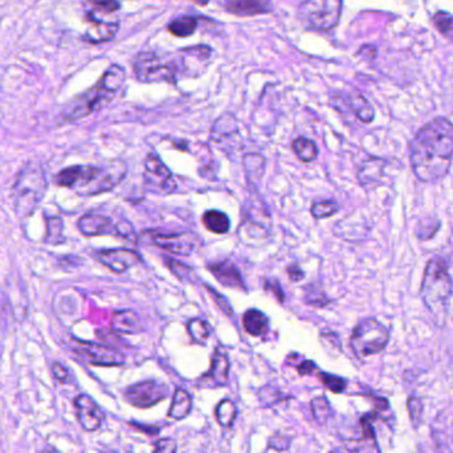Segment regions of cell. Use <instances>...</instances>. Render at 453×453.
Instances as JSON below:
<instances>
[{
	"instance_id": "6da1fadb",
	"label": "cell",
	"mask_w": 453,
	"mask_h": 453,
	"mask_svg": "<svg viewBox=\"0 0 453 453\" xmlns=\"http://www.w3.org/2000/svg\"><path fill=\"white\" fill-rule=\"evenodd\" d=\"M453 159V124L436 117L420 128L409 143L412 173L423 183H436L448 174Z\"/></svg>"
},
{
	"instance_id": "7a4b0ae2",
	"label": "cell",
	"mask_w": 453,
	"mask_h": 453,
	"mask_svg": "<svg viewBox=\"0 0 453 453\" xmlns=\"http://www.w3.org/2000/svg\"><path fill=\"white\" fill-rule=\"evenodd\" d=\"M126 171V164L122 161H110L104 166L77 164L61 170L56 176V183L81 197H96L118 186Z\"/></svg>"
},
{
	"instance_id": "3957f363",
	"label": "cell",
	"mask_w": 453,
	"mask_h": 453,
	"mask_svg": "<svg viewBox=\"0 0 453 453\" xmlns=\"http://www.w3.org/2000/svg\"><path fill=\"white\" fill-rule=\"evenodd\" d=\"M126 80L125 70L117 64L110 65L105 70L103 77L98 82L92 86L89 91L79 96L67 112L64 117L67 121H77L85 117L91 116L94 112L104 109L105 106L110 104L119 91L122 89Z\"/></svg>"
},
{
	"instance_id": "277c9868",
	"label": "cell",
	"mask_w": 453,
	"mask_h": 453,
	"mask_svg": "<svg viewBox=\"0 0 453 453\" xmlns=\"http://www.w3.org/2000/svg\"><path fill=\"white\" fill-rule=\"evenodd\" d=\"M452 291L453 281L447 261L440 256L431 257L424 269L420 289L424 306L433 317L445 320Z\"/></svg>"
},
{
	"instance_id": "5b68a950",
	"label": "cell",
	"mask_w": 453,
	"mask_h": 453,
	"mask_svg": "<svg viewBox=\"0 0 453 453\" xmlns=\"http://www.w3.org/2000/svg\"><path fill=\"white\" fill-rule=\"evenodd\" d=\"M48 182L43 167L36 162H28L12 187V203L19 219H28L35 214L47 191Z\"/></svg>"
},
{
	"instance_id": "8992f818",
	"label": "cell",
	"mask_w": 453,
	"mask_h": 453,
	"mask_svg": "<svg viewBox=\"0 0 453 453\" xmlns=\"http://www.w3.org/2000/svg\"><path fill=\"white\" fill-rule=\"evenodd\" d=\"M390 329L375 318H367L354 327L350 338V346L363 360L382 353L390 342Z\"/></svg>"
},
{
	"instance_id": "52a82bcc",
	"label": "cell",
	"mask_w": 453,
	"mask_h": 453,
	"mask_svg": "<svg viewBox=\"0 0 453 453\" xmlns=\"http://www.w3.org/2000/svg\"><path fill=\"white\" fill-rule=\"evenodd\" d=\"M137 80L143 84H175L180 77L176 70L174 55L161 56L155 52H142L134 61Z\"/></svg>"
},
{
	"instance_id": "ba28073f",
	"label": "cell",
	"mask_w": 453,
	"mask_h": 453,
	"mask_svg": "<svg viewBox=\"0 0 453 453\" xmlns=\"http://www.w3.org/2000/svg\"><path fill=\"white\" fill-rule=\"evenodd\" d=\"M342 6L343 0H303L298 8V18L309 28L330 31L339 23Z\"/></svg>"
},
{
	"instance_id": "9c48e42d",
	"label": "cell",
	"mask_w": 453,
	"mask_h": 453,
	"mask_svg": "<svg viewBox=\"0 0 453 453\" xmlns=\"http://www.w3.org/2000/svg\"><path fill=\"white\" fill-rule=\"evenodd\" d=\"M143 180L146 187L158 195L173 194L176 188L171 171L155 154H149L145 159Z\"/></svg>"
},
{
	"instance_id": "30bf717a",
	"label": "cell",
	"mask_w": 453,
	"mask_h": 453,
	"mask_svg": "<svg viewBox=\"0 0 453 453\" xmlns=\"http://www.w3.org/2000/svg\"><path fill=\"white\" fill-rule=\"evenodd\" d=\"M167 396V386L158 381H143L131 384L124 391V399L131 406L150 408Z\"/></svg>"
},
{
	"instance_id": "8fae6325",
	"label": "cell",
	"mask_w": 453,
	"mask_h": 453,
	"mask_svg": "<svg viewBox=\"0 0 453 453\" xmlns=\"http://www.w3.org/2000/svg\"><path fill=\"white\" fill-rule=\"evenodd\" d=\"M73 351L89 365L94 366H122L125 357L118 350L94 342L76 341Z\"/></svg>"
},
{
	"instance_id": "7c38bea8",
	"label": "cell",
	"mask_w": 453,
	"mask_h": 453,
	"mask_svg": "<svg viewBox=\"0 0 453 453\" xmlns=\"http://www.w3.org/2000/svg\"><path fill=\"white\" fill-rule=\"evenodd\" d=\"M151 243L163 251L176 256H190L198 244V236L194 233H151Z\"/></svg>"
},
{
	"instance_id": "4fadbf2b",
	"label": "cell",
	"mask_w": 453,
	"mask_h": 453,
	"mask_svg": "<svg viewBox=\"0 0 453 453\" xmlns=\"http://www.w3.org/2000/svg\"><path fill=\"white\" fill-rule=\"evenodd\" d=\"M230 375V358L227 351L221 346L216 348L211 360V367L198 381L199 388H216L223 387L228 382Z\"/></svg>"
},
{
	"instance_id": "5bb4252c",
	"label": "cell",
	"mask_w": 453,
	"mask_h": 453,
	"mask_svg": "<svg viewBox=\"0 0 453 453\" xmlns=\"http://www.w3.org/2000/svg\"><path fill=\"white\" fill-rule=\"evenodd\" d=\"M73 406L76 408V415L82 430L86 432L100 430L104 423L105 415L103 409L94 402L93 398L80 394L74 398Z\"/></svg>"
},
{
	"instance_id": "9a60e30c",
	"label": "cell",
	"mask_w": 453,
	"mask_h": 453,
	"mask_svg": "<svg viewBox=\"0 0 453 453\" xmlns=\"http://www.w3.org/2000/svg\"><path fill=\"white\" fill-rule=\"evenodd\" d=\"M97 260L109 268L114 273H125L130 268L136 267L140 263V257L136 251L126 248L101 249L96 252Z\"/></svg>"
},
{
	"instance_id": "2e32d148",
	"label": "cell",
	"mask_w": 453,
	"mask_h": 453,
	"mask_svg": "<svg viewBox=\"0 0 453 453\" xmlns=\"http://www.w3.org/2000/svg\"><path fill=\"white\" fill-rule=\"evenodd\" d=\"M375 414H366L360 418L362 436L343 442L345 449L349 453H382L378 444L376 433L374 430L372 420Z\"/></svg>"
},
{
	"instance_id": "e0dca14e",
	"label": "cell",
	"mask_w": 453,
	"mask_h": 453,
	"mask_svg": "<svg viewBox=\"0 0 453 453\" xmlns=\"http://www.w3.org/2000/svg\"><path fill=\"white\" fill-rule=\"evenodd\" d=\"M86 22L91 23V27L84 35V40L91 44H100L107 43L116 37L119 24L118 22H106L98 19L94 12H89L86 15Z\"/></svg>"
},
{
	"instance_id": "ac0fdd59",
	"label": "cell",
	"mask_w": 453,
	"mask_h": 453,
	"mask_svg": "<svg viewBox=\"0 0 453 453\" xmlns=\"http://www.w3.org/2000/svg\"><path fill=\"white\" fill-rule=\"evenodd\" d=\"M117 223L112 218L100 214H86L77 221L79 231L86 237L114 235L116 236Z\"/></svg>"
},
{
	"instance_id": "d6986e66",
	"label": "cell",
	"mask_w": 453,
	"mask_h": 453,
	"mask_svg": "<svg viewBox=\"0 0 453 453\" xmlns=\"http://www.w3.org/2000/svg\"><path fill=\"white\" fill-rule=\"evenodd\" d=\"M209 270L223 287L245 291L244 280L242 277L239 269L235 267L230 260L209 264Z\"/></svg>"
},
{
	"instance_id": "ffe728a7",
	"label": "cell",
	"mask_w": 453,
	"mask_h": 453,
	"mask_svg": "<svg viewBox=\"0 0 453 453\" xmlns=\"http://www.w3.org/2000/svg\"><path fill=\"white\" fill-rule=\"evenodd\" d=\"M225 10L236 16H256L272 11V0H225Z\"/></svg>"
},
{
	"instance_id": "44dd1931",
	"label": "cell",
	"mask_w": 453,
	"mask_h": 453,
	"mask_svg": "<svg viewBox=\"0 0 453 453\" xmlns=\"http://www.w3.org/2000/svg\"><path fill=\"white\" fill-rule=\"evenodd\" d=\"M112 329L117 334H126V336L138 334L143 330L138 314L133 310H119L113 314Z\"/></svg>"
},
{
	"instance_id": "7402d4cb",
	"label": "cell",
	"mask_w": 453,
	"mask_h": 453,
	"mask_svg": "<svg viewBox=\"0 0 453 453\" xmlns=\"http://www.w3.org/2000/svg\"><path fill=\"white\" fill-rule=\"evenodd\" d=\"M237 136H239L237 119L231 113H225L219 117L211 129V138L216 143H224V140H230Z\"/></svg>"
},
{
	"instance_id": "603a6c76",
	"label": "cell",
	"mask_w": 453,
	"mask_h": 453,
	"mask_svg": "<svg viewBox=\"0 0 453 453\" xmlns=\"http://www.w3.org/2000/svg\"><path fill=\"white\" fill-rule=\"evenodd\" d=\"M243 326L248 334L254 337H263L268 333L269 320L261 310L249 309L243 315Z\"/></svg>"
},
{
	"instance_id": "cb8c5ba5",
	"label": "cell",
	"mask_w": 453,
	"mask_h": 453,
	"mask_svg": "<svg viewBox=\"0 0 453 453\" xmlns=\"http://www.w3.org/2000/svg\"><path fill=\"white\" fill-rule=\"evenodd\" d=\"M191 408H192V398L190 395V393L180 387L176 388L171 406L169 409V416L175 420H182L188 416V414L191 412Z\"/></svg>"
},
{
	"instance_id": "d4e9b609",
	"label": "cell",
	"mask_w": 453,
	"mask_h": 453,
	"mask_svg": "<svg viewBox=\"0 0 453 453\" xmlns=\"http://www.w3.org/2000/svg\"><path fill=\"white\" fill-rule=\"evenodd\" d=\"M203 223L209 232L216 235H225L230 231L231 221L230 218L218 209H209L203 215Z\"/></svg>"
},
{
	"instance_id": "484cf974",
	"label": "cell",
	"mask_w": 453,
	"mask_h": 453,
	"mask_svg": "<svg viewBox=\"0 0 453 453\" xmlns=\"http://www.w3.org/2000/svg\"><path fill=\"white\" fill-rule=\"evenodd\" d=\"M245 174L249 185L258 183L265 171V159L260 154H247L243 158Z\"/></svg>"
},
{
	"instance_id": "4316f807",
	"label": "cell",
	"mask_w": 453,
	"mask_h": 453,
	"mask_svg": "<svg viewBox=\"0 0 453 453\" xmlns=\"http://www.w3.org/2000/svg\"><path fill=\"white\" fill-rule=\"evenodd\" d=\"M350 107L354 112V114L363 124H370L375 117V112L372 105L367 101L366 97L362 94H353L349 100Z\"/></svg>"
},
{
	"instance_id": "83f0119b",
	"label": "cell",
	"mask_w": 453,
	"mask_h": 453,
	"mask_svg": "<svg viewBox=\"0 0 453 453\" xmlns=\"http://www.w3.org/2000/svg\"><path fill=\"white\" fill-rule=\"evenodd\" d=\"M291 149L297 158L303 163L313 162L318 157V147L314 143V140H309L306 137H298L293 140Z\"/></svg>"
},
{
	"instance_id": "f1b7e54d",
	"label": "cell",
	"mask_w": 453,
	"mask_h": 453,
	"mask_svg": "<svg viewBox=\"0 0 453 453\" xmlns=\"http://www.w3.org/2000/svg\"><path fill=\"white\" fill-rule=\"evenodd\" d=\"M198 27V19L195 16H180L176 18L167 25V29L171 35L176 37H188L195 32Z\"/></svg>"
},
{
	"instance_id": "f546056e",
	"label": "cell",
	"mask_w": 453,
	"mask_h": 453,
	"mask_svg": "<svg viewBox=\"0 0 453 453\" xmlns=\"http://www.w3.org/2000/svg\"><path fill=\"white\" fill-rule=\"evenodd\" d=\"M47 233L44 242L49 245L63 244L65 242L64 237V221L60 216H48L46 219Z\"/></svg>"
},
{
	"instance_id": "4dcf8cb0",
	"label": "cell",
	"mask_w": 453,
	"mask_h": 453,
	"mask_svg": "<svg viewBox=\"0 0 453 453\" xmlns=\"http://www.w3.org/2000/svg\"><path fill=\"white\" fill-rule=\"evenodd\" d=\"M187 330L190 337L198 345H206L209 341V336L212 333V327L207 321L200 320V318H194L187 324Z\"/></svg>"
},
{
	"instance_id": "1f68e13d",
	"label": "cell",
	"mask_w": 453,
	"mask_h": 453,
	"mask_svg": "<svg viewBox=\"0 0 453 453\" xmlns=\"http://www.w3.org/2000/svg\"><path fill=\"white\" fill-rule=\"evenodd\" d=\"M215 416L221 427H224V428L231 427L235 419L237 416V408L235 406L232 400L223 399L215 408Z\"/></svg>"
},
{
	"instance_id": "d6a6232c",
	"label": "cell",
	"mask_w": 453,
	"mask_h": 453,
	"mask_svg": "<svg viewBox=\"0 0 453 453\" xmlns=\"http://www.w3.org/2000/svg\"><path fill=\"white\" fill-rule=\"evenodd\" d=\"M312 415L318 424H326L331 416V407L326 396H317L312 400Z\"/></svg>"
},
{
	"instance_id": "836d02e7",
	"label": "cell",
	"mask_w": 453,
	"mask_h": 453,
	"mask_svg": "<svg viewBox=\"0 0 453 453\" xmlns=\"http://www.w3.org/2000/svg\"><path fill=\"white\" fill-rule=\"evenodd\" d=\"M407 411H408V416H409V421L414 430H418L421 424V419H423V411H424V406L421 399L416 395H409L407 399Z\"/></svg>"
},
{
	"instance_id": "e575fe53",
	"label": "cell",
	"mask_w": 453,
	"mask_h": 453,
	"mask_svg": "<svg viewBox=\"0 0 453 453\" xmlns=\"http://www.w3.org/2000/svg\"><path fill=\"white\" fill-rule=\"evenodd\" d=\"M338 209H339V206L336 200H322V202L314 203L310 209V214L314 219L320 221V219H327V218L336 215Z\"/></svg>"
},
{
	"instance_id": "d590c367",
	"label": "cell",
	"mask_w": 453,
	"mask_h": 453,
	"mask_svg": "<svg viewBox=\"0 0 453 453\" xmlns=\"http://www.w3.org/2000/svg\"><path fill=\"white\" fill-rule=\"evenodd\" d=\"M440 225H442V223H440V221L436 216H431V218H427V219H423V221L419 223L416 235H418L420 240H424V242L426 240H431L438 233V231L440 230Z\"/></svg>"
},
{
	"instance_id": "8d00e7d4",
	"label": "cell",
	"mask_w": 453,
	"mask_h": 453,
	"mask_svg": "<svg viewBox=\"0 0 453 453\" xmlns=\"http://www.w3.org/2000/svg\"><path fill=\"white\" fill-rule=\"evenodd\" d=\"M318 378L321 379L322 384L326 388L334 394H342L348 388V381L345 378H341L338 375L327 374V372H320Z\"/></svg>"
},
{
	"instance_id": "74e56055",
	"label": "cell",
	"mask_w": 453,
	"mask_h": 453,
	"mask_svg": "<svg viewBox=\"0 0 453 453\" xmlns=\"http://www.w3.org/2000/svg\"><path fill=\"white\" fill-rule=\"evenodd\" d=\"M258 399L263 406L273 407L281 403L284 399H289V396L282 394L276 388H272V387L267 386L258 391Z\"/></svg>"
},
{
	"instance_id": "f35d334b",
	"label": "cell",
	"mask_w": 453,
	"mask_h": 453,
	"mask_svg": "<svg viewBox=\"0 0 453 453\" xmlns=\"http://www.w3.org/2000/svg\"><path fill=\"white\" fill-rule=\"evenodd\" d=\"M306 289L308 291H305V300L314 308H324L330 302L322 289H317L313 285H309Z\"/></svg>"
},
{
	"instance_id": "ab89813d",
	"label": "cell",
	"mask_w": 453,
	"mask_h": 453,
	"mask_svg": "<svg viewBox=\"0 0 453 453\" xmlns=\"http://www.w3.org/2000/svg\"><path fill=\"white\" fill-rule=\"evenodd\" d=\"M433 24L442 34H449L453 28V16L448 12H438L433 16Z\"/></svg>"
},
{
	"instance_id": "60d3db41",
	"label": "cell",
	"mask_w": 453,
	"mask_h": 453,
	"mask_svg": "<svg viewBox=\"0 0 453 453\" xmlns=\"http://www.w3.org/2000/svg\"><path fill=\"white\" fill-rule=\"evenodd\" d=\"M166 264H167V267L171 269V272L180 281H188V280L191 279V273H192L191 268L186 267L182 263L175 261L173 258L171 260H166Z\"/></svg>"
},
{
	"instance_id": "b9f144b4",
	"label": "cell",
	"mask_w": 453,
	"mask_h": 453,
	"mask_svg": "<svg viewBox=\"0 0 453 453\" xmlns=\"http://www.w3.org/2000/svg\"><path fill=\"white\" fill-rule=\"evenodd\" d=\"M268 445H269V448L276 449V451H287V449H289V447H291V439H289L287 435L281 433V432H276V433L269 439Z\"/></svg>"
},
{
	"instance_id": "7bdbcfd3",
	"label": "cell",
	"mask_w": 453,
	"mask_h": 453,
	"mask_svg": "<svg viewBox=\"0 0 453 453\" xmlns=\"http://www.w3.org/2000/svg\"><path fill=\"white\" fill-rule=\"evenodd\" d=\"M52 374L55 376V379L58 381L60 383H70L72 382V374H70V369L60 363V362H55L52 363Z\"/></svg>"
},
{
	"instance_id": "ee69618b",
	"label": "cell",
	"mask_w": 453,
	"mask_h": 453,
	"mask_svg": "<svg viewBox=\"0 0 453 453\" xmlns=\"http://www.w3.org/2000/svg\"><path fill=\"white\" fill-rule=\"evenodd\" d=\"M94 10L104 12H116L119 10L121 4L118 0H86Z\"/></svg>"
},
{
	"instance_id": "f6af8a7d",
	"label": "cell",
	"mask_w": 453,
	"mask_h": 453,
	"mask_svg": "<svg viewBox=\"0 0 453 453\" xmlns=\"http://www.w3.org/2000/svg\"><path fill=\"white\" fill-rule=\"evenodd\" d=\"M207 289H209V293L211 294V297L214 298L215 303L219 306V309H221V312L224 314H227V315H230V317H232V306L230 305L228 300H227V298H224V297H223L221 294H219L218 291H214L211 287H207Z\"/></svg>"
},
{
	"instance_id": "bcb514c9",
	"label": "cell",
	"mask_w": 453,
	"mask_h": 453,
	"mask_svg": "<svg viewBox=\"0 0 453 453\" xmlns=\"http://www.w3.org/2000/svg\"><path fill=\"white\" fill-rule=\"evenodd\" d=\"M264 287L268 291L273 293L275 297L279 300L280 302H284L285 300V293L282 291L281 285H280L279 281H276L275 279H267L264 281Z\"/></svg>"
},
{
	"instance_id": "7dc6e473",
	"label": "cell",
	"mask_w": 453,
	"mask_h": 453,
	"mask_svg": "<svg viewBox=\"0 0 453 453\" xmlns=\"http://www.w3.org/2000/svg\"><path fill=\"white\" fill-rule=\"evenodd\" d=\"M154 453H176V444L173 439H161L155 442Z\"/></svg>"
},
{
	"instance_id": "c3c4849f",
	"label": "cell",
	"mask_w": 453,
	"mask_h": 453,
	"mask_svg": "<svg viewBox=\"0 0 453 453\" xmlns=\"http://www.w3.org/2000/svg\"><path fill=\"white\" fill-rule=\"evenodd\" d=\"M287 273L291 277V281H294V282H298V281H301L305 277V272L297 264L289 265L287 269Z\"/></svg>"
},
{
	"instance_id": "681fc988",
	"label": "cell",
	"mask_w": 453,
	"mask_h": 453,
	"mask_svg": "<svg viewBox=\"0 0 453 453\" xmlns=\"http://www.w3.org/2000/svg\"><path fill=\"white\" fill-rule=\"evenodd\" d=\"M314 370H317V366L312 360H302L301 363L297 366V372L300 375H309Z\"/></svg>"
},
{
	"instance_id": "f907efd6",
	"label": "cell",
	"mask_w": 453,
	"mask_h": 453,
	"mask_svg": "<svg viewBox=\"0 0 453 453\" xmlns=\"http://www.w3.org/2000/svg\"><path fill=\"white\" fill-rule=\"evenodd\" d=\"M432 438H435V451L436 453H453L452 448L448 442H442L435 433H432Z\"/></svg>"
},
{
	"instance_id": "816d5d0a",
	"label": "cell",
	"mask_w": 453,
	"mask_h": 453,
	"mask_svg": "<svg viewBox=\"0 0 453 453\" xmlns=\"http://www.w3.org/2000/svg\"><path fill=\"white\" fill-rule=\"evenodd\" d=\"M130 426L136 427L137 430L143 431L147 435H158V432H159V428L154 427V426H143V424H137V423H130Z\"/></svg>"
},
{
	"instance_id": "f5cc1de1",
	"label": "cell",
	"mask_w": 453,
	"mask_h": 453,
	"mask_svg": "<svg viewBox=\"0 0 453 453\" xmlns=\"http://www.w3.org/2000/svg\"><path fill=\"white\" fill-rule=\"evenodd\" d=\"M195 1H198L200 4H207L209 3V0H195Z\"/></svg>"
},
{
	"instance_id": "db71d44e",
	"label": "cell",
	"mask_w": 453,
	"mask_h": 453,
	"mask_svg": "<svg viewBox=\"0 0 453 453\" xmlns=\"http://www.w3.org/2000/svg\"><path fill=\"white\" fill-rule=\"evenodd\" d=\"M101 453H117L114 452V451H112V449H105V451H103Z\"/></svg>"
},
{
	"instance_id": "11a10c76",
	"label": "cell",
	"mask_w": 453,
	"mask_h": 453,
	"mask_svg": "<svg viewBox=\"0 0 453 453\" xmlns=\"http://www.w3.org/2000/svg\"><path fill=\"white\" fill-rule=\"evenodd\" d=\"M330 453H337V452H330Z\"/></svg>"
}]
</instances>
